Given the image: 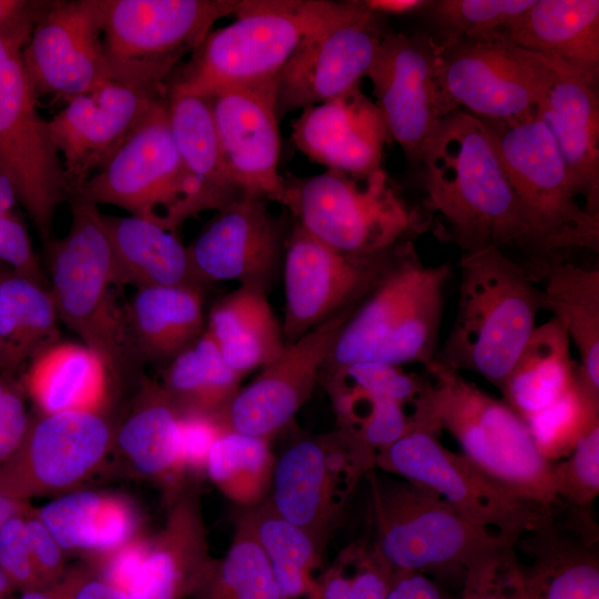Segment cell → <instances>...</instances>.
I'll list each match as a JSON object with an SVG mask.
<instances>
[{
  "mask_svg": "<svg viewBox=\"0 0 599 599\" xmlns=\"http://www.w3.org/2000/svg\"><path fill=\"white\" fill-rule=\"evenodd\" d=\"M418 170L428 230L461 253L495 247L537 284L560 262L545 245L512 190L485 124L463 110L446 114L426 143Z\"/></svg>",
  "mask_w": 599,
  "mask_h": 599,
  "instance_id": "1",
  "label": "cell"
},
{
  "mask_svg": "<svg viewBox=\"0 0 599 599\" xmlns=\"http://www.w3.org/2000/svg\"><path fill=\"white\" fill-rule=\"evenodd\" d=\"M450 274L449 263L425 264L413 240L398 242L385 272L352 306L323 372L359 362H432Z\"/></svg>",
  "mask_w": 599,
  "mask_h": 599,
  "instance_id": "2",
  "label": "cell"
},
{
  "mask_svg": "<svg viewBox=\"0 0 599 599\" xmlns=\"http://www.w3.org/2000/svg\"><path fill=\"white\" fill-rule=\"evenodd\" d=\"M426 388L415 406L414 424L447 430L463 455L493 479L520 496L561 512L552 463L538 451L526 423L460 372L432 361L424 365Z\"/></svg>",
  "mask_w": 599,
  "mask_h": 599,
  "instance_id": "3",
  "label": "cell"
},
{
  "mask_svg": "<svg viewBox=\"0 0 599 599\" xmlns=\"http://www.w3.org/2000/svg\"><path fill=\"white\" fill-rule=\"evenodd\" d=\"M457 311L434 361L500 387L545 311L541 287L495 247L461 253Z\"/></svg>",
  "mask_w": 599,
  "mask_h": 599,
  "instance_id": "4",
  "label": "cell"
},
{
  "mask_svg": "<svg viewBox=\"0 0 599 599\" xmlns=\"http://www.w3.org/2000/svg\"><path fill=\"white\" fill-rule=\"evenodd\" d=\"M359 10L358 0H242L235 21L210 31L170 87L210 100L276 79L307 38Z\"/></svg>",
  "mask_w": 599,
  "mask_h": 599,
  "instance_id": "5",
  "label": "cell"
},
{
  "mask_svg": "<svg viewBox=\"0 0 599 599\" xmlns=\"http://www.w3.org/2000/svg\"><path fill=\"white\" fill-rule=\"evenodd\" d=\"M68 233L45 245L51 294L59 319L104 362L120 380L141 363L131 341L125 313L112 287L113 256L98 205L75 195L68 200Z\"/></svg>",
  "mask_w": 599,
  "mask_h": 599,
  "instance_id": "6",
  "label": "cell"
},
{
  "mask_svg": "<svg viewBox=\"0 0 599 599\" xmlns=\"http://www.w3.org/2000/svg\"><path fill=\"white\" fill-rule=\"evenodd\" d=\"M376 539L393 570L465 577L467 569L517 538L468 519L438 494L413 481L373 480Z\"/></svg>",
  "mask_w": 599,
  "mask_h": 599,
  "instance_id": "7",
  "label": "cell"
},
{
  "mask_svg": "<svg viewBox=\"0 0 599 599\" xmlns=\"http://www.w3.org/2000/svg\"><path fill=\"white\" fill-rule=\"evenodd\" d=\"M286 206L307 233L349 255H370L428 230L420 209L409 207L383 169L365 180L326 170L284 176Z\"/></svg>",
  "mask_w": 599,
  "mask_h": 599,
  "instance_id": "8",
  "label": "cell"
},
{
  "mask_svg": "<svg viewBox=\"0 0 599 599\" xmlns=\"http://www.w3.org/2000/svg\"><path fill=\"white\" fill-rule=\"evenodd\" d=\"M78 195L95 205L121 207L174 233L189 219L212 210L176 148L166 94L151 104L110 161L85 182Z\"/></svg>",
  "mask_w": 599,
  "mask_h": 599,
  "instance_id": "9",
  "label": "cell"
},
{
  "mask_svg": "<svg viewBox=\"0 0 599 599\" xmlns=\"http://www.w3.org/2000/svg\"><path fill=\"white\" fill-rule=\"evenodd\" d=\"M242 0H99L111 78L153 93Z\"/></svg>",
  "mask_w": 599,
  "mask_h": 599,
  "instance_id": "10",
  "label": "cell"
},
{
  "mask_svg": "<svg viewBox=\"0 0 599 599\" xmlns=\"http://www.w3.org/2000/svg\"><path fill=\"white\" fill-rule=\"evenodd\" d=\"M504 172L548 250L561 260L599 250V216L589 214L569 185L562 155L536 111L512 121L481 120Z\"/></svg>",
  "mask_w": 599,
  "mask_h": 599,
  "instance_id": "11",
  "label": "cell"
},
{
  "mask_svg": "<svg viewBox=\"0 0 599 599\" xmlns=\"http://www.w3.org/2000/svg\"><path fill=\"white\" fill-rule=\"evenodd\" d=\"M374 463L435 491L477 525L517 539L560 515L493 479L463 454L444 447L436 433L420 427L379 449Z\"/></svg>",
  "mask_w": 599,
  "mask_h": 599,
  "instance_id": "12",
  "label": "cell"
},
{
  "mask_svg": "<svg viewBox=\"0 0 599 599\" xmlns=\"http://www.w3.org/2000/svg\"><path fill=\"white\" fill-rule=\"evenodd\" d=\"M26 44L0 33V171L11 180L45 246L55 240V211L69 194L49 120L38 111L22 62Z\"/></svg>",
  "mask_w": 599,
  "mask_h": 599,
  "instance_id": "13",
  "label": "cell"
},
{
  "mask_svg": "<svg viewBox=\"0 0 599 599\" xmlns=\"http://www.w3.org/2000/svg\"><path fill=\"white\" fill-rule=\"evenodd\" d=\"M436 78L446 114L463 110L481 120L512 121L536 111L532 53L512 44L502 31L439 51Z\"/></svg>",
  "mask_w": 599,
  "mask_h": 599,
  "instance_id": "14",
  "label": "cell"
},
{
  "mask_svg": "<svg viewBox=\"0 0 599 599\" xmlns=\"http://www.w3.org/2000/svg\"><path fill=\"white\" fill-rule=\"evenodd\" d=\"M396 244L370 255H349L315 238L294 221L283 257L285 343L357 302L385 272Z\"/></svg>",
  "mask_w": 599,
  "mask_h": 599,
  "instance_id": "15",
  "label": "cell"
},
{
  "mask_svg": "<svg viewBox=\"0 0 599 599\" xmlns=\"http://www.w3.org/2000/svg\"><path fill=\"white\" fill-rule=\"evenodd\" d=\"M437 58L438 49L427 32L387 30L366 73L390 139L415 169L446 115L436 78Z\"/></svg>",
  "mask_w": 599,
  "mask_h": 599,
  "instance_id": "16",
  "label": "cell"
},
{
  "mask_svg": "<svg viewBox=\"0 0 599 599\" xmlns=\"http://www.w3.org/2000/svg\"><path fill=\"white\" fill-rule=\"evenodd\" d=\"M35 98L70 100L112 80L99 0H53L21 51Z\"/></svg>",
  "mask_w": 599,
  "mask_h": 599,
  "instance_id": "17",
  "label": "cell"
},
{
  "mask_svg": "<svg viewBox=\"0 0 599 599\" xmlns=\"http://www.w3.org/2000/svg\"><path fill=\"white\" fill-rule=\"evenodd\" d=\"M111 440L97 412L43 414L30 422L14 453L0 465V494L16 500L73 486L101 461Z\"/></svg>",
  "mask_w": 599,
  "mask_h": 599,
  "instance_id": "18",
  "label": "cell"
},
{
  "mask_svg": "<svg viewBox=\"0 0 599 599\" xmlns=\"http://www.w3.org/2000/svg\"><path fill=\"white\" fill-rule=\"evenodd\" d=\"M353 305L285 343L255 379L238 389L221 417L225 428L270 439L286 426L309 398Z\"/></svg>",
  "mask_w": 599,
  "mask_h": 599,
  "instance_id": "19",
  "label": "cell"
},
{
  "mask_svg": "<svg viewBox=\"0 0 599 599\" xmlns=\"http://www.w3.org/2000/svg\"><path fill=\"white\" fill-rule=\"evenodd\" d=\"M361 10L307 38L278 74L276 114L323 103L361 83L386 33L384 17Z\"/></svg>",
  "mask_w": 599,
  "mask_h": 599,
  "instance_id": "20",
  "label": "cell"
},
{
  "mask_svg": "<svg viewBox=\"0 0 599 599\" xmlns=\"http://www.w3.org/2000/svg\"><path fill=\"white\" fill-rule=\"evenodd\" d=\"M532 53L537 78L536 113L566 163L570 191L599 216L598 82L561 61Z\"/></svg>",
  "mask_w": 599,
  "mask_h": 599,
  "instance_id": "21",
  "label": "cell"
},
{
  "mask_svg": "<svg viewBox=\"0 0 599 599\" xmlns=\"http://www.w3.org/2000/svg\"><path fill=\"white\" fill-rule=\"evenodd\" d=\"M166 93L110 80L70 100L49 120L63 165L68 200L110 161L151 104Z\"/></svg>",
  "mask_w": 599,
  "mask_h": 599,
  "instance_id": "22",
  "label": "cell"
},
{
  "mask_svg": "<svg viewBox=\"0 0 599 599\" xmlns=\"http://www.w3.org/2000/svg\"><path fill=\"white\" fill-rule=\"evenodd\" d=\"M277 79L223 90L209 101L229 171L246 195L283 203Z\"/></svg>",
  "mask_w": 599,
  "mask_h": 599,
  "instance_id": "23",
  "label": "cell"
},
{
  "mask_svg": "<svg viewBox=\"0 0 599 599\" xmlns=\"http://www.w3.org/2000/svg\"><path fill=\"white\" fill-rule=\"evenodd\" d=\"M288 232L267 200L244 195L219 211L187 246L197 281L267 287L284 256Z\"/></svg>",
  "mask_w": 599,
  "mask_h": 599,
  "instance_id": "24",
  "label": "cell"
},
{
  "mask_svg": "<svg viewBox=\"0 0 599 599\" xmlns=\"http://www.w3.org/2000/svg\"><path fill=\"white\" fill-rule=\"evenodd\" d=\"M374 453L343 429L336 441L302 440L275 463L272 475V508L285 520L308 532L318 544L337 511L341 474L356 475Z\"/></svg>",
  "mask_w": 599,
  "mask_h": 599,
  "instance_id": "25",
  "label": "cell"
},
{
  "mask_svg": "<svg viewBox=\"0 0 599 599\" xmlns=\"http://www.w3.org/2000/svg\"><path fill=\"white\" fill-rule=\"evenodd\" d=\"M295 148L327 170L365 180L383 170L390 135L384 118L361 83L302 110L292 123Z\"/></svg>",
  "mask_w": 599,
  "mask_h": 599,
  "instance_id": "26",
  "label": "cell"
},
{
  "mask_svg": "<svg viewBox=\"0 0 599 599\" xmlns=\"http://www.w3.org/2000/svg\"><path fill=\"white\" fill-rule=\"evenodd\" d=\"M598 535L557 518L522 535L525 599H599Z\"/></svg>",
  "mask_w": 599,
  "mask_h": 599,
  "instance_id": "27",
  "label": "cell"
},
{
  "mask_svg": "<svg viewBox=\"0 0 599 599\" xmlns=\"http://www.w3.org/2000/svg\"><path fill=\"white\" fill-rule=\"evenodd\" d=\"M209 558L196 502L179 501L149 549L126 590L128 599H183L193 596L207 575Z\"/></svg>",
  "mask_w": 599,
  "mask_h": 599,
  "instance_id": "28",
  "label": "cell"
},
{
  "mask_svg": "<svg viewBox=\"0 0 599 599\" xmlns=\"http://www.w3.org/2000/svg\"><path fill=\"white\" fill-rule=\"evenodd\" d=\"M502 33L518 48L599 80L598 0H535Z\"/></svg>",
  "mask_w": 599,
  "mask_h": 599,
  "instance_id": "29",
  "label": "cell"
},
{
  "mask_svg": "<svg viewBox=\"0 0 599 599\" xmlns=\"http://www.w3.org/2000/svg\"><path fill=\"white\" fill-rule=\"evenodd\" d=\"M101 219L112 250L115 287L202 286L176 233L133 215Z\"/></svg>",
  "mask_w": 599,
  "mask_h": 599,
  "instance_id": "30",
  "label": "cell"
},
{
  "mask_svg": "<svg viewBox=\"0 0 599 599\" xmlns=\"http://www.w3.org/2000/svg\"><path fill=\"white\" fill-rule=\"evenodd\" d=\"M125 316L141 363H169L205 329L202 286L136 290Z\"/></svg>",
  "mask_w": 599,
  "mask_h": 599,
  "instance_id": "31",
  "label": "cell"
},
{
  "mask_svg": "<svg viewBox=\"0 0 599 599\" xmlns=\"http://www.w3.org/2000/svg\"><path fill=\"white\" fill-rule=\"evenodd\" d=\"M205 329L226 364L242 376L271 363L285 345L266 288L252 284H242L219 300Z\"/></svg>",
  "mask_w": 599,
  "mask_h": 599,
  "instance_id": "32",
  "label": "cell"
},
{
  "mask_svg": "<svg viewBox=\"0 0 599 599\" xmlns=\"http://www.w3.org/2000/svg\"><path fill=\"white\" fill-rule=\"evenodd\" d=\"M109 376L95 352L83 344L58 342L28 363L24 385L43 414L97 412Z\"/></svg>",
  "mask_w": 599,
  "mask_h": 599,
  "instance_id": "33",
  "label": "cell"
},
{
  "mask_svg": "<svg viewBox=\"0 0 599 599\" xmlns=\"http://www.w3.org/2000/svg\"><path fill=\"white\" fill-rule=\"evenodd\" d=\"M570 347L567 332L555 317L534 329L499 387L502 400L524 422L571 386L578 363Z\"/></svg>",
  "mask_w": 599,
  "mask_h": 599,
  "instance_id": "34",
  "label": "cell"
},
{
  "mask_svg": "<svg viewBox=\"0 0 599 599\" xmlns=\"http://www.w3.org/2000/svg\"><path fill=\"white\" fill-rule=\"evenodd\" d=\"M171 131L181 159L217 212L246 195L234 182L217 138L207 99L167 87Z\"/></svg>",
  "mask_w": 599,
  "mask_h": 599,
  "instance_id": "35",
  "label": "cell"
},
{
  "mask_svg": "<svg viewBox=\"0 0 599 599\" xmlns=\"http://www.w3.org/2000/svg\"><path fill=\"white\" fill-rule=\"evenodd\" d=\"M545 311L552 314L579 353V365L599 389V267L572 260L554 264L542 281Z\"/></svg>",
  "mask_w": 599,
  "mask_h": 599,
  "instance_id": "36",
  "label": "cell"
},
{
  "mask_svg": "<svg viewBox=\"0 0 599 599\" xmlns=\"http://www.w3.org/2000/svg\"><path fill=\"white\" fill-rule=\"evenodd\" d=\"M58 322L50 287L0 263V341L13 375L59 342Z\"/></svg>",
  "mask_w": 599,
  "mask_h": 599,
  "instance_id": "37",
  "label": "cell"
},
{
  "mask_svg": "<svg viewBox=\"0 0 599 599\" xmlns=\"http://www.w3.org/2000/svg\"><path fill=\"white\" fill-rule=\"evenodd\" d=\"M242 377L226 364L204 329L193 344L167 363L162 388L180 414L221 418L238 392Z\"/></svg>",
  "mask_w": 599,
  "mask_h": 599,
  "instance_id": "38",
  "label": "cell"
},
{
  "mask_svg": "<svg viewBox=\"0 0 599 599\" xmlns=\"http://www.w3.org/2000/svg\"><path fill=\"white\" fill-rule=\"evenodd\" d=\"M264 550L284 599L304 598L313 588L319 544L305 530L282 518L270 501L245 512Z\"/></svg>",
  "mask_w": 599,
  "mask_h": 599,
  "instance_id": "39",
  "label": "cell"
},
{
  "mask_svg": "<svg viewBox=\"0 0 599 599\" xmlns=\"http://www.w3.org/2000/svg\"><path fill=\"white\" fill-rule=\"evenodd\" d=\"M145 387L143 400L122 425L118 441L138 470L160 475L180 467V414L162 386Z\"/></svg>",
  "mask_w": 599,
  "mask_h": 599,
  "instance_id": "40",
  "label": "cell"
},
{
  "mask_svg": "<svg viewBox=\"0 0 599 599\" xmlns=\"http://www.w3.org/2000/svg\"><path fill=\"white\" fill-rule=\"evenodd\" d=\"M193 599H284L268 559L245 515L226 555L213 560Z\"/></svg>",
  "mask_w": 599,
  "mask_h": 599,
  "instance_id": "41",
  "label": "cell"
},
{
  "mask_svg": "<svg viewBox=\"0 0 599 599\" xmlns=\"http://www.w3.org/2000/svg\"><path fill=\"white\" fill-rule=\"evenodd\" d=\"M274 465L268 439L225 429L213 443L205 468L229 499L248 506L262 499Z\"/></svg>",
  "mask_w": 599,
  "mask_h": 599,
  "instance_id": "42",
  "label": "cell"
},
{
  "mask_svg": "<svg viewBox=\"0 0 599 599\" xmlns=\"http://www.w3.org/2000/svg\"><path fill=\"white\" fill-rule=\"evenodd\" d=\"M540 455L549 463L567 457L578 440L599 425V389L577 364L571 386L525 420Z\"/></svg>",
  "mask_w": 599,
  "mask_h": 599,
  "instance_id": "43",
  "label": "cell"
},
{
  "mask_svg": "<svg viewBox=\"0 0 599 599\" xmlns=\"http://www.w3.org/2000/svg\"><path fill=\"white\" fill-rule=\"evenodd\" d=\"M535 0H430L422 12L438 52L508 29Z\"/></svg>",
  "mask_w": 599,
  "mask_h": 599,
  "instance_id": "44",
  "label": "cell"
},
{
  "mask_svg": "<svg viewBox=\"0 0 599 599\" xmlns=\"http://www.w3.org/2000/svg\"><path fill=\"white\" fill-rule=\"evenodd\" d=\"M394 570L374 546L356 544L315 578L305 599H386Z\"/></svg>",
  "mask_w": 599,
  "mask_h": 599,
  "instance_id": "45",
  "label": "cell"
},
{
  "mask_svg": "<svg viewBox=\"0 0 599 599\" xmlns=\"http://www.w3.org/2000/svg\"><path fill=\"white\" fill-rule=\"evenodd\" d=\"M568 459L554 464L556 494L575 525L595 528L590 509L599 493V425L578 440Z\"/></svg>",
  "mask_w": 599,
  "mask_h": 599,
  "instance_id": "46",
  "label": "cell"
},
{
  "mask_svg": "<svg viewBox=\"0 0 599 599\" xmlns=\"http://www.w3.org/2000/svg\"><path fill=\"white\" fill-rule=\"evenodd\" d=\"M516 544L507 545L470 566L459 599H525L524 569Z\"/></svg>",
  "mask_w": 599,
  "mask_h": 599,
  "instance_id": "47",
  "label": "cell"
},
{
  "mask_svg": "<svg viewBox=\"0 0 599 599\" xmlns=\"http://www.w3.org/2000/svg\"><path fill=\"white\" fill-rule=\"evenodd\" d=\"M103 496L77 491L43 506L37 518L64 550L87 549L97 511Z\"/></svg>",
  "mask_w": 599,
  "mask_h": 599,
  "instance_id": "48",
  "label": "cell"
},
{
  "mask_svg": "<svg viewBox=\"0 0 599 599\" xmlns=\"http://www.w3.org/2000/svg\"><path fill=\"white\" fill-rule=\"evenodd\" d=\"M22 516L10 518L0 528V567L14 589L23 592L41 590L44 587L26 536Z\"/></svg>",
  "mask_w": 599,
  "mask_h": 599,
  "instance_id": "49",
  "label": "cell"
},
{
  "mask_svg": "<svg viewBox=\"0 0 599 599\" xmlns=\"http://www.w3.org/2000/svg\"><path fill=\"white\" fill-rule=\"evenodd\" d=\"M0 263L22 276L48 286L28 231L14 213L0 214Z\"/></svg>",
  "mask_w": 599,
  "mask_h": 599,
  "instance_id": "50",
  "label": "cell"
},
{
  "mask_svg": "<svg viewBox=\"0 0 599 599\" xmlns=\"http://www.w3.org/2000/svg\"><path fill=\"white\" fill-rule=\"evenodd\" d=\"M225 429L219 417L194 413L180 414V467L205 466L213 443Z\"/></svg>",
  "mask_w": 599,
  "mask_h": 599,
  "instance_id": "51",
  "label": "cell"
},
{
  "mask_svg": "<svg viewBox=\"0 0 599 599\" xmlns=\"http://www.w3.org/2000/svg\"><path fill=\"white\" fill-rule=\"evenodd\" d=\"M24 528L34 565L44 587L57 583L67 571L63 549L37 517L26 519Z\"/></svg>",
  "mask_w": 599,
  "mask_h": 599,
  "instance_id": "52",
  "label": "cell"
},
{
  "mask_svg": "<svg viewBox=\"0 0 599 599\" xmlns=\"http://www.w3.org/2000/svg\"><path fill=\"white\" fill-rule=\"evenodd\" d=\"M29 420L20 390L13 383L0 397V464L20 445Z\"/></svg>",
  "mask_w": 599,
  "mask_h": 599,
  "instance_id": "53",
  "label": "cell"
},
{
  "mask_svg": "<svg viewBox=\"0 0 599 599\" xmlns=\"http://www.w3.org/2000/svg\"><path fill=\"white\" fill-rule=\"evenodd\" d=\"M52 0H0V33L29 41Z\"/></svg>",
  "mask_w": 599,
  "mask_h": 599,
  "instance_id": "54",
  "label": "cell"
},
{
  "mask_svg": "<svg viewBox=\"0 0 599 599\" xmlns=\"http://www.w3.org/2000/svg\"><path fill=\"white\" fill-rule=\"evenodd\" d=\"M386 599H454L428 575L394 570Z\"/></svg>",
  "mask_w": 599,
  "mask_h": 599,
  "instance_id": "55",
  "label": "cell"
},
{
  "mask_svg": "<svg viewBox=\"0 0 599 599\" xmlns=\"http://www.w3.org/2000/svg\"><path fill=\"white\" fill-rule=\"evenodd\" d=\"M149 544L128 541L115 550L103 578L113 587L128 590L131 580L144 560Z\"/></svg>",
  "mask_w": 599,
  "mask_h": 599,
  "instance_id": "56",
  "label": "cell"
},
{
  "mask_svg": "<svg viewBox=\"0 0 599 599\" xmlns=\"http://www.w3.org/2000/svg\"><path fill=\"white\" fill-rule=\"evenodd\" d=\"M94 573L87 566H74L67 569L60 579V591L55 583L41 590L23 592L19 599H73L80 587Z\"/></svg>",
  "mask_w": 599,
  "mask_h": 599,
  "instance_id": "57",
  "label": "cell"
},
{
  "mask_svg": "<svg viewBox=\"0 0 599 599\" xmlns=\"http://www.w3.org/2000/svg\"><path fill=\"white\" fill-rule=\"evenodd\" d=\"M370 12L380 17L422 13L430 0H361Z\"/></svg>",
  "mask_w": 599,
  "mask_h": 599,
  "instance_id": "58",
  "label": "cell"
},
{
  "mask_svg": "<svg viewBox=\"0 0 599 599\" xmlns=\"http://www.w3.org/2000/svg\"><path fill=\"white\" fill-rule=\"evenodd\" d=\"M111 588L103 576L95 573L80 587L73 599H106Z\"/></svg>",
  "mask_w": 599,
  "mask_h": 599,
  "instance_id": "59",
  "label": "cell"
},
{
  "mask_svg": "<svg viewBox=\"0 0 599 599\" xmlns=\"http://www.w3.org/2000/svg\"><path fill=\"white\" fill-rule=\"evenodd\" d=\"M18 202L17 191L11 180L0 171V214L13 213Z\"/></svg>",
  "mask_w": 599,
  "mask_h": 599,
  "instance_id": "60",
  "label": "cell"
},
{
  "mask_svg": "<svg viewBox=\"0 0 599 599\" xmlns=\"http://www.w3.org/2000/svg\"><path fill=\"white\" fill-rule=\"evenodd\" d=\"M24 501L16 500L0 494V528L12 517L22 516Z\"/></svg>",
  "mask_w": 599,
  "mask_h": 599,
  "instance_id": "61",
  "label": "cell"
},
{
  "mask_svg": "<svg viewBox=\"0 0 599 599\" xmlns=\"http://www.w3.org/2000/svg\"><path fill=\"white\" fill-rule=\"evenodd\" d=\"M13 589L14 587L12 586L10 579L8 578L3 569L0 567V599H3Z\"/></svg>",
  "mask_w": 599,
  "mask_h": 599,
  "instance_id": "62",
  "label": "cell"
},
{
  "mask_svg": "<svg viewBox=\"0 0 599 599\" xmlns=\"http://www.w3.org/2000/svg\"><path fill=\"white\" fill-rule=\"evenodd\" d=\"M0 374L13 377V374L10 372L9 366L7 364L1 341H0Z\"/></svg>",
  "mask_w": 599,
  "mask_h": 599,
  "instance_id": "63",
  "label": "cell"
},
{
  "mask_svg": "<svg viewBox=\"0 0 599 599\" xmlns=\"http://www.w3.org/2000/svg\"><path fill=\"white\" fill-rule=\"evenodd\" d=\"M106 599H128V595L125 590L112 586Z\"/></svg>",
  "mask_w": 599,
  "mask_h": 599,
  "instance_id": "64",
  "label": "cell"
}]
</instances>
